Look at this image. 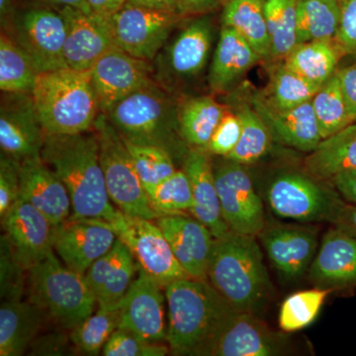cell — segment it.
<instances>
[{
    "label": "cell",
    "mask_w": 356,
    "mask_h": 356,
    "mask_svg": "<svg viewBox=\"0 0 356 356\" xmlns=\"http://www.w3.org/2000/svg\"><path fill=\"white\" fill-rule=\"evenodd\" d=\"M257 236L269 261L285 280L302 277L317 254L318 232L313 227L271 225Z\"/></svg>",
    "instance_id": "44dd1931"
},
{
    "label": "cell",
    "mask_w": 356,
    "mask_h": 356,
    "mask_svg": "<svg viewBox=\"0 0 356 356\" xmlns=\"http://www.w3.org/2000/svg\"><path fill=\"white\" fill-rule=\"evenodd\" d=\"M38 70L24 51L2 32L0 36V89L4 93H32Z\"/></svg>",
    "instance_id": "e575fe53"
},
{
    "label": "cell",
    "mask_w": 356,
    "mask_h": 356,
    "mask_svg": "<svg viewBox=\"0 0 356 356\" xmlns=\"http://www.w3.org/2000/svg\"><path fill=\"white\" fill-rule=\"evenodd\" d=\"M332 290L315 287L293 293L281 304L278 325L283 332L301 331L317 318Z\"/></svg>",
    "instance_id": "74e56055"
},
{
    "label": "cell",
    "mask_w": 356,
    "mask_h": 356,
    "mask_svg": "<svg viewBox=\"0 0 356 356\" xmlns=\"http://www.w3.org/2000/svg\"><path fill=\"white\" fill-rule=\"evenodd\" d=\"M264 3L266 0H228L222 13V26L236 30L261 58L271 57Z\"/></svg>",
    "instance_id": "4dcf8cb0"
},
{
    "label": "cell",
    "mask_w": 356,
    "mask_h": 356,
    "mask_svg": "<svg viewBox=\"0 0 356 356\" xmlns=\"http://www.w3.org/2000/svg\"><path fill=\"white\" fill-rule=\"evenodd\" d=\"M228 1V0H222V3H225V2Z\"/></svg>",
    "instance_id": "680465c9"
},
{
    "label": "cell",
    "mask_w": 356,
    "mask_h": 356,
    "mask_svg": "<svg viewBox=\"0 0 356 356\" xmlns=\"http://www.w3.org/2000/svg\"><path fill=\"white\" fill-rule=\"evenodd\" d=\"M344 102L348 107L351 121H356V64L337 70Z\"/></svg>",
    "instance_id": "681fc988"
},
{
    "label": "cell",
    "mask_w": 356,
    "mask_h": 356,
    "mask_svg": "<svg viewBox=\"0 0 356 356\" xmlns=\"http://www.w3.org/2000/svg\"><path fill=\"white\" fill-rule=\"evenodd\" d=\"M90 74L103 114L124 98L154 81L152 62L133 57L118 47L103 55L90 70Z\"/></svg>",
    "instance_id": "5bb4252c"
},
{
    "label": "cell",
    "mask_w": 356,
    "mask_h": 356,
    "mask_svg": "<svg viewBox=\"0 0 356 356\" xmlns=\"http://www.w3.org/2000/svg\"><path fill=\"white\" fill-rule=\"evenodd\" d=\"M44 3L50 4V6L65 7L70 6L74 8L81 9L86 13H91L92 11L89 8L88 0H39Z\"/></svg>",
    "instance_id": "9f6ffc18"
},
{
    "label": "cell",
    "mask_w": 356,
    "mask_h": 356,
    "mask_svg": "<svg viewBox=\"0 0 356 356\" xmlns=\"http://www.w3.org/2000/svg\"><path fill=\"white\" fill-rule=\"evenodd\" d=\"M252 107L266 124L271 136L288 147L312 153L323 140L313 104L304 103L295 108L276 109L266 98H252Z\"/></svg>",
    "instance_id": "d4e9b609"
},
{
    "label": "cell",
    "mask_w": 356,
    "mask_h": 356,
    "mask_svg": "<svg viewBox=\"0 0 356 356\" xmlns=\"http://www.w3.org/2000/svg\"><path fill=\"white\" fill-rule=\"evenodd\" d=\"M226 112L210 96L187 100L178 109V127L181 139L194 149L206 151Z\"/></svg>",
    "instance_id": "1f68e13d"
},
{
    "label": "cell",
    "mask_w": 356,
    "mask_h": 356,
    "mask_svg": "<svg viewBox=\"0 0 356 356\" xmlns=\"http://www.w3.org/2000/svg\"><path fill=\"white\" fill-rule=\"evenodd\" d=\"M110 224L117 238L132 252L140 270L161 286L191 278L175 259L165 236L153 220L130 216L117 210Z\"/></svg>",
    "instance_id": "9c48e42d"
},
{
    "label": "cell",
    "mask_w": 356,
    "mask_h": 356,
    "mask_svg": "<svg viewBox=\"0 0 356 356\" xmlns=\"http://www.w3.org/2000/svg\"><path fill=\"white\" fill-rule=\"evenodd\" d=\"M138 273L139 264L132 252L117 238L111 250L97 259L84 276L95 292L98 306L116 309Z\"/></svg>",
    "instance_id": "484cf974"
},
{
    "label": "cell",
    "mask_w": 356,
    "mask_h": 356,
    "mask_svg": "<svg viewBox=\"0 0 356 356\" xmlns=\"http://www.w3.org/2000/svg\"><path fill=\"white\" fill-rule=\"evenodd\" d=\"M93 130L99 145L100 165L111 202L130 216L156 220L158 214L149 205L125 140L103 113L96 119Z\"/></svg>",
    "instance_id": "52a82bcc"
},
{
    "label": "cell",
    "mask_w": 356,
    "mask_h": 356,
    "mask_svg": "<svg viewBox=\"0 0 356 356\" xmlns=\"http://www.w3.org/2000/svg\"><path fill=\"white\" fill-rule=\"evenodd\" d=\"M320 88L284 64L274 72L270 98L266 100L276 109H292L311 102Z\"/></svg>",
    "instance_id": "b9f144b4"
},
{
    "label": "cell",
    "mask_w": 356,
    "mask_h": 356,
    "mask_svg": "<svg viewBox=\"0 0 356 356\" xmlns=\"http://www.w3.org/2000/svg\"><path fill=\"white\" fill-rule=\"evenodd\" d=\"M341 22L336 36L341 51L356 55V0H341Z\"/></svg>",
    "instance_id": "c3c4849f"
},
{
    "label": "cell",
    "mask_w": 356,
    "mask_h": 356,
    "mask_svg": "<svg viewBox=\"0 0 356 356\" xmlns=\"http://www.w3.org/2000/svg\"><path fill=\"white\" fill-rule=\"evenodd\" d=\"M236 114L242 123V134L238 145L226 159L243 165H252L269 151L273 136L254 109L243 106Z\"/></svg>",
    "instance_id": "8d00e7d4"
},
{
    "label": "cell",
    "mask_w": 356,
    "mask_h": 356,
    "mask_svg": "<svg viewBox=\"0 0 356 356\" xmlns=\"http://www.w3.org/2000/svg\"><path fill=\"white\" fill-rule=\"evenodd\" d=\"M21 163L1 154L0 159V217L17 202L21 196Z\"/></svg>",
    "instance_id": "bcb514c9"
},
{
    "label": "cell",
    "mask_w": 356,
    "mask_h": 356,
    "mask_svg": "<svg viewBox=\"0 0 356 356\" xmlns=\"http://www.w3.org/2000/svg\"><path fill=\"white\" fill-rule=\"evenodd\" d=\"M28 273L29 301L60 327L74 329L95 311L97 299L86 276L65 266L55 252Z\"/></svg>",
    "instance_id": "5b68a950"
},
{
    "label": "cell",
    "mask_w": 356,
    "mask_h": 356,
    "mask_svg": "<svg viewBox=\"0 0 356 356\" xmlns=\"http://www.w3.org/2000/svg\"><path fill=\"white\" fill-rule=\"evenodd\" d=\"M344 202L341 194L307 173H283L267 189V203L274 214L297 222H332Z\"/></svg>",
    "instance_id": "ba28073f"
},
{
    "label": "cell",
    "mask_w": 356,
    "mask_h": 356,
    "mask_svg": "<svg viewBox=\"0 0 356 356\" xmlns=\"http://www.w3.org/2000/svg\"><path fill=\"white\" fill-rule=\"evenodd\" d=\"M119 327V310L99 307L81 324L70 330V341L81 353L98 355Z\"/></svg>",
    "instance_id": "ab89813d"
},
{
    "label": "cell",
    "mask_w": 356,
    "mask_h": 356,
    "mask_svg": "<svg viewBox=\"0 0 356 356\" xmlns=\"http://www.w3.org/2000/svg\"><path fill=\"white\" fill-rule=\"evenodd\" d=\"M179 14L126 3L108 18L115 44L133 57L154 60Z\"/></svg>",
    "instance_id": "8fae6325"
},
{
    "label": "cell",
    "mask_w": 356,
    "mask_h": 356,
    "mask_svg": "<svg viewBox=\"0 0 356 356\" xmlns=\"http://www.w3.org/2000/svg\"><path fill=\"white\" fill-rule=\"evenodd\" d=\"M88 3L93 13L109 18L120 10L127 3V0H88Z\"/></svg>",
    "instance_id": "db71d44e"
},
{
    "label": "cell",
    "mask_w": 356,
    "mask_h": 356,
    "mask_svg": "<svg viewBox=\"0 0 356 356\" xmlns=\"http://www.w3.org/2000/svg\"><path fill=\"white\" fill-rule=\"evenodd\" d=\"M107 119L123 139L163 147L172 154L179 134L178 108L156 81L114 105Z\"/></svg>",
    "instance_id": "8992f818"
},
{
    "label": "cell",
    "mask_w": 356,
    "mask_h": 356,
    "mask_svg": "<svg viewBox=\"0 0 356 356\" xmlns=\"http://www.w3.org/2000/svg\"><path fill=\"white\" fill-rule=\"evenodd\" d=\"M21 198L25 199L54 225L62 224L72 212L67 187L41 156L21 163Z\"/></svg>",
    "instance_id": "cb8c5ba5"
},
{
    "label": "cell",
    "mask_w": 356,
    "mask_h": 356,
    "mask_svg": "<svg viewBox=\"0 0 356 356\" xmlns=\"http://www.w3.org/2000/svg\"><path fill=\"white\" fill-rule=\"evenodd\" d=\"M337 53L331 42L298 44L286 57L285 65L307 81L322 88L337 72Z\"/></svg>",
    "instance_id": "836d02e7"
},
{
    "label": "cell",
    "mask_w": 356,
    "mask_h": 356,
    "mask_svg": "<svg viewBox=\"0 0 356 356\" xmlns=\"http://www.w3.org/2000/svg\"><path fill=\"white\" fill-rule=\"evenodd\" d=\"M65 23L64 55L70 69L90 70L103 55L117 47L108 18L65 6L58 9Z\"/></svg>",
    "instance_id": "ffe728a7"
},
{
    "label": "cell",
    "mask_w": 356,
    "mask_h": 356,
    "mask_svg": "<svg viewBox=\"0 0 356 356\" xmlns=\"http://www.w3.org/2000/svg\"><path fill=\"white\" fill-rule=\"evenodd\" d=\"M156 222L172 248L175 259L193 280H207L208 266L215 236L195 217L184 214L163 215Z\"/></svg>",
    "instance_id": "7402d4cb"
},
{
    "label": "cell",
    "mask_w": 356,
    "mask_h": 356,
    "mask_svg": "<svg viewBox=\"0 0 356 356\" xmlns=\"http://www.w3.org/2000/svg\"><path fill=\"white\" fill-rule=\"evenodd\" d=\"M298 2L299 0H266L264 13L273 58H286L297 46Z\"/></svg>",
    "instance_id": "d590c367"
},
{
    "label": "cell",
    "mask_w": 356,
    "mask_h": 356,
    "mask_svg": "<svg viewBox=\"0 0 356 356\" xmlns=\"http://www.w3.org/2000/svg\"><path fill=\"white\" fill-rule=\"evenodd\" d=\"M309 278L316 287H356V238L332 227L323 236Z\"/></svg>",
    "instance_id": "603a6c76"
},
{
    "label": "cell",
    "mask_w": 356,
    "mask_h": 356,
    "mask_svg": "<svg viewBox=\"0 0 356 356\" xmlns=\"http://www.w3.org/2000/svg\"><path fill=\"white\" fill-rule=\"evenodd\" d=\"M14 0H0V18L2 28H6L13 17Z\"/></svg>",
    "instance_id": "6f0895ef"
},
{
    "label": "cell",
    "mask_w": 356,
    "mask_h": 356,
    "mask_svg": "<svg viewBox=\"0 0 356 356\" xmlns=\"http://www.w3.org/2000/svg\"><path fill=\"white\" fill-rule=\"evenodd\" d=\"M25 269L14 259L10 248L1 238V296L6 300H21L22 271ZM26 271V270H25Z\"/></svg>",
    "instance_id": "7dc6e473"
},
{
    "label": "cell",
    "mask_w": 356,
    "mask_h": 356,
    "mask_svg": "<svg viewBox=\"0 0 356 356\" xmlns=\"http://www.w3.org/2000/svg\"><path fill=\"white\" fill-rule=\"evenodd\" d=\"M224 159L214 166L222 218L231 231L257 236L266 226L264 204L243 165Z\"/></svg>",
    "instance_id": "7c38bea8"
},
{
    "label": "cell",
    "mask_w": 356,
    "mask_h": 356,
    "mask_svg": "<svg viewBox=\"0 0 356 356\" xmlns=\"http://www.w3.org/2000/svg\"><path fill=\"white\" fill-rule=\"evenodd\" d=\"M146 192L149 205L159 217L191 212V185L184 170H177L163 181L147 187Z\"/></svg>",
    "instance_id": "60d3db41"
},
{
    "label": "cell",
    "mask_w": 356,
    "mask_h": 356,
    "mask_svg": "<svg viewBox=\"0 0 356 356\" xmlns=\"http://www.w3.org/2000/svg\"><path fill=\"white\" fill-rule=\"evenodd\" d=\"M191 181V213L210 229L215 238L226 235L229 229L222 218L221 203L215 182L214 168L208 152L191 147L185 154L184 168Z\"/></svg>",
    "instance_id": "4316f807"
},
{
    "label": "cell",
    "mask_w": 356,
    "mask_h": 356,
    "mask_svg": "<svg viewBox=\"0 0 356 356\" xmlns=\"http://www.w3.org/2000/svg\"><path fill=\"white\" fill-rule=\"evenodd\" d=\"M168 341L175 355L204 356L236 310L207 280L184 278L165 287Z\"/></svg>",
    "instance_id": "7a4b0ae2"
},
{
    "label": "cell",
    "mask_w": 356,
    "mask_h": 356,
    "mask_svg": "<svg viewBox=\"0 0 356 356\" xmlns=\"http://www.w3.org/2000/svg\"><path fill=\"white\" fill-rule=\"evenodd\" d=\"M242 134V123L236 113L226 112L212 138L206 152L215 156L227 158L238 145Z\"/></svg>",
    "instance_id": "f6af8a7d"
},
{
    "label": "cell",
    "mask_w": 356,
    "mask_h": 356,
    "mask_svg": "<svg viewBox=\"0 0 356 356\" xmlns=\"http://www.w3.org/2000/svg\"><path fill=\"white\" fill-rule=\"evenodd\" d=\"M6 241L14 259L26 271L54 252V226L43 213L19 198L1 218Z\"/></svg>",
    "instance_id": "9a60e30c"
},
{
    "label": "cell",
    "mask_w": 356,
    "mask_h": 356,
    "mask_svg": "<svg viewBox=\"0 0 356 356\" xmlns=\"http://www.w3.org/2000/svg\"><path fill=\"white\" fill-rule=\"evenodd\" d=\"M170 346L151 343L125 329L116 330L102 350L104 356H165Z\"/></svg>",
    "instance_id": "ee69618b"
},
{
    "label": "cell",
    "mask_w": 356,
    "mask_h": 356,
    "mask_svg": "<svg viewBox=\"0 0 356 356\" xmlns=\"http://www.w3.org/2000/svg\"><path fill=\"white\" fill-rule=\"evenodd\" d=\"M207 281L236 311L264 308L273 287L257 236L229 231L215 238Z\"/></svg>",
    "instance_id": "3957f363"
},
{
    "label": "cell",
    "mask_w": 356,
    "mask_h": 356,
    "mask_svg": "<svg viewBox=\"0 0 356 356\" xmlns=\"http://www.w3.org/2000/svg\"><path fill=\"white\" fill-rule=\"evenodd\" d=\"M165 287L149 277L139 267L134 280L119 304V327L151 343L166 341Z\"/></svg>",
    "instance_id": "d6986e66"
},
{
    "label": "cell",
    "mask_w": 356,
    "mask_h": 356,
    "mask_svg": "<svg viewBox=\"0 0 356 356\" xmlns=\"http://www.w3.org/2000/svg\"><path fill=\"white\" fill-rule=\"evenodd\" d=\"M41 158L69 191L72 216L112 221V205L93 128L74 135H46Z\"/></svg>",
    "instance_id": "6da1fadb"
},
{
    "label": "cell",
    "mask_w": 356,
    "mask_h": 356,
    "mask_svg": "<svg viewBox=\"0 0 356 356\" xmlns=\"http://www.w3.org/2000/svg\"><path fill=\"white\" fill-rule=\"evenodd\" d=\"M44 138L32 93H4L0 106L1 154L19 163L39 158Z\"/></svg>",
    "instance_id": "2e32d148"
},
{
    "label": "cell",
    "mask_w": 356,
    "mask_h": 356,
    "mask_svg": "<svg viewBox=\"0 0 356 356\" xmlns=\"http://www.w3.org/2000/svg\"><path fill=\"white\" fill-rule=\"evenodd\" d=\"M213 42V27L206 17L192 21L180 31L163 53L156 56L154 76L161 84L188 81L207 64Z\"/></svg>",
    "instance_id": "ac0fdd59"
},
{
    "label": "cell",
    "mask_w": 356,
    "mask_h": 356,
    "mask_svg": "<svg viewBox=\"0 0 356 356\" xmlns=\"http://www.w3.org/2000/svg\"><path fill=\"white\" fill-rule=\"evenodd\" d=\"M341 22L337 0H299L297 9V44L336 39Z\"/></svg>",
    "instance_id": "d6a6232c"
},
{
    "label": "cell",
    "mask_w": 356,
    "mask_h": 356,
    "mask_svg": "<svg viewBox=\"0 0 356 356\" xmlns=\"http://www.w3.org/2000/svg\"><path fill=\"white\" fill-rule=\"evenodd\" d=\"M128 4L156 9V10L177 13L178 0H127Z\"/></svg>",
    "instance_id": "11a10c76"
},
{
    "label": "cell",
    "mask_w": 356,
    "mask_h": 356,
    "mask_svg": "<svg viewBox=\"0 0 356 356\" xmlns=\"http://www.w3.org/2000/svg\"><path fill=\"white\" fill-rule=\"evenodd\" d=\"M323 140L353 123L337 74L329 79L312 99Z\"/></svg>",
    "instance_id": "f35d334b"
},
{
    "label": "cell",
    "mask_w": 356,
    "mask_h": 356,
    "mask_svg": "<svg viewBox=\"0 0 356 356\" xmlns=\"http://www.w3.org/2000/svg\"><path fill=\"white\" fill-rule=\"evenodd\" d=\"M221 3L222 0H178L177 13L180 16L204 15Z\"/></svg>",
    "instance_id": "816d5d0a"
},
{
    "label": "cell",
    "mask_w": 356,
    "mask_h": 356,
    "mask_svg": "<svg viewBox=\"0 0 356 356\" xmlns=\"http://www.w3.org/2000/svg\"><path fill=\"white\" fill-rule=\"evenodd\" d=\"M8 33L32 60L39 74L67 67L64 47L65 23L58 11L32 7L13 15Z\"/></svg>",
    "instance_id": "30bf717a"
},
{
    "label": "cell",
    "mask_w": 356,
    "mask_h": 356,
    "mask_svg": "<svg viewBox=\"0 0 356 356\" xmlns=\"http://www.w3.org/2000/svg\"><path fill=\"white\" fill-rule=\"evenodd\" d=\"M47 317L28 300H4L0 307V355H24Z\"/></svg>",
    "instance_id": "f1b7e54d"
},
{
    "label": "cell",
    "mask_w": 356,
    "mask_h": 356,
    "mask_svg": "<svg viewBox=\"0 0 356 356\" xmlns=\"http://www.w3.org/2000/svg\"><path fill=\"white\" fill-rule=\"evenodd\" d=\"M116 240L110 222L96 218L70 215L54 228V252L65 266L83 275L111 250Z\"/></svg>",
    "instance_id": "4fadbf2b"
},
{
    "label": "cell",
    "mask_w": 356,
    "mask_h": 356,
    "mask_svg": "<svg viewBox=\"0 0 356 356\" xmlns=\"http://www.w3.org/2000/svg\"><path fill=\"white\" fill-rule=\"evenodd\" d=\"M124 140L145 189L159 184L177 172L172 154L163 147Z\"/></svg>",
    "instance_id": "7bdbcfd3"
},
{
    "label": "cell",
    "mask_w": 356,
    "mask_h": 356,
    "mask_svg": "<svg viewBox=\"0 0 356 356\" xmlns=\"http://www.w3.org/2000/svg\"><path fill=\"white\" fill-rule=\"evenodd\" d=\"M284 334L274 332L257 314L236 311L204 356H276L288 351Z\"/></svg>",
    "instance_id": "e0dca14e"
},
{
    "label": "cell",
    "mask_w": 356,
    "mask_h": 356,
    "mask_svg": "<svg viewBox=\"0 0 356 356\" xmlns=\"http://www.w3.org/2000/svg\"><path fill=\"white\" fill-rule=\"evenodd\" d=\"M331 224L334 228L356 238V204L346 201Z\"/></svg>",
    "instance_id": "f907efd6"
},
{
    "label": "cell",
    "mask_w": 356,
    "mask_h": 356,
    "mask_svg": "<svg viewBox=\"0 0 356 356\" xmlns=\"http://www.w3.org/2000/svg\"><path fill=\"white\" fill-rule=\"evenodd\" d=\"M330 181L344 200L356 204V170L339 173Z\"/></svg>",
    "instance_id": "f5cc1de1"
},
{
    "label": "cell",
    "mask_w": 356,
    "mask_h": 356,
    "mask_svg": "<svg viewBox=\"0 0 356 356\" xmlns=\"http://www.w3.org/2000/svg\"><path fill=\"white\" fill-rule=\"evenodd\" d=\"M32 96L46 135L86 132L102 113L90 70L63 67L41 72Z\"/></svg>",
    "instance_id": "277c9868"
},
{
    "label": "cell",
    "mask_w": 356,
    "mask_h": 356,
    "mask_svg": "<svg viewBox=\"0 0 356 356\" xmlns=\"http://www.w3.org/2000/svg\"><path fill=\"white\" fill-rule=\"evenodd\" d=\"M304 165L307 175L321 181L356 170V121L323 140L307 156Z\"/></svg>",
    "instance_id": "f546056e"
},
{
    "label": "cell",
    "mask_w": 356,
    "mask_h": 356,
    "mask_svg": "<svg viewBox=\"0 0 356 356\" xmlns=\"http://www.w3.org/2000/svg\"><path fill=\"white\" fill-rule=\"evenodd\" d=\"M261 58L236 30L222 26L208 76L211 89L226 92Z\"/></svg>",
    "instance_id": "83f0119b"
}]
</instances>
